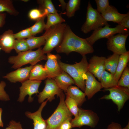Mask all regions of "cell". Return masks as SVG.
<instances>
[{
  "instance_id": "ab89813d",
  "label": "cell",
  "mask_w": 129,
  "mask_h": 129,
  "mask_svg": "<svg viewBox=\"0 0 129 129\" xmlns=\"http://www.w3.org/2000/svg\"><path fill=\"white\" fill-rule=\"evenodd\" d=\"M72 118L68 119L64 122L58 129H70L72 127L71 123Z\"/></svg>"
},
{
  "instance_id": "9a60e30c",
  "label": "cell",
  "mask_w": 129,
  "mask_h": 129,
  "mask_svg": "<svg viewBox=\"0 0 129 129\" xmlns=\"http://www.w3.org/2000/svg\"><path fill=\"white\" fill-rule=\"evenodd\" d=\"M33 66L31 65L24 68H18L3 77L12 83L20 82L22 83L29 79L30 71Z\"/></svg>"
},
{
  "instance_id": "e0dca14e",
  "label": "cell",
  "mask_w": 129,
  "mask_h": 129,
  "mask_svg": "<svg viewBox=\"0 0 129 129\" xmlns=\"http://www.w3.org/2000/svg\"><path fill=\"white\" fill-rule=\"evenodd\" d=\"M48 101L47 99L42 103L36 112L33 113L29 111L25 112V114L26 116L33 121V129H46V123L45 120L42 117V112Z\"/></svg>"
},
{
  "instance_id": "52a82bcc",
  "label": "cell",
  "mask_w": 129,
  "mask_h": 129,
  "mask_svg": "<svg viewBox=\"0 0 129 129\" xmlns=\"http://www.w3.org/2000/svg\"><path fill=\"white\" fill-rule=\"evenodd\" d=\"M99 120L97 114L90 110L83 109L79 108L77 116L71 119V123L72 128H81L83 125L95 127Z\"/></svg>"
},
{
  "instance_id": "6da1fadb",
  "label": "cell",
  "mask_w": 129,
  "mask_h": 129,
  "mask_svg": "<svg viewBox=\"0 0 129 129\" xmlns=\"http://www.w3.org/2000/svg\"><path fill=\"white\" fill-rule=\"evenodd\" d=\"M55 49L58 53H64L68 55L72 52H75L80 54L82 56L91 53L93 50L92 46L86 39L75 35L67 25L61 43Z\"/></svg>"
},
{
  "instance_id": "74e56055",
  "label": "cell",
  "mask_w": 129,
  "mask_h": 129,
  "mask_svg": "<svg viewBox=\"0 0 129 129\" xmlns=\"http://www.w3.org/2000/svg\"><path fill=\"white\" fill-rule=\"evenodd\" d=\"M6 86V84L5 81H1L0 83V100L7 101L10 100L8 95L4 90Z\"/></svg>"
},
{
  "instance_id": "83f0119b",
  "label": "cell",
  "mask_w": 129,
  "mask_h": 129,
  "mask_svg": "<svg viewBox=\"0 0 129 129\" xmlns=\"http://www.w3.org/2000/svg\"><path fill=\"white\" fill-rule=\"evenodd\" d=\"M4 12L14 16H16L19 14L13 6V1L11 0H0V12Z\"/></svg>"
},
{
  "instance_id": "bcb514c9",
  "label": "cell",
  "mask_w": 129,
  "mask_h": 129,
  "mask_svg": "<svg viewBox=\"0 0 129 129\" xmlns=\"http://www.w3.org/2000/svg\"><path fill=\"white\" fill-rule=\"evenodd\" d=\"M123 129H129V122L128 123L127 125L124 128H123Z\"/></svg>"
},
{
  "instance_id": "484cf974",
  "label": "cell",
  "mask_w": 129,
  "mask_h": 129,
  "mask_svg": "<svg viewBox=\"0 0 129 129\" xmlns=\"http://www.w3.org/2000/svg\"><path fill=\"white\" fill-rule=\"evenodd\" d=\"M39 5L38 9L46 15L48 14L58 13V11L55 8L51 0H37Z\"/></svg>"
},
{
  "instance_id": "f6af8a7d",
  "label": "cell",
  "mask_w": 129,
  "mask_h": 129,
  "mask_svg": "<svg viewBox=\"0 0 129 129\" xmlns=\"http://www.w3.org/2000/svg\"><path fill=\"white\" fill-rule=\"evenodd\" d=\"M2 111V109L0 108V127H3L4 126V124L1 119V115Z\"/></svg>"
},
{
  "instance_id": "60d3db41",
  "label": "cell",
  "mask_w": 129,
  "mask_h": 129,
  "mask_svg": "<svg viewBox=\"0 0 129 129\" xmlns=\"http://www.w3.org/2000/svg\"><path fill=\"white\" fill-rule=\"evenodd\" d=\"M119 25L128 29L129 28V13L121 20Z\"/></svg>"
},
{
  "instance_id": "ffe728a7",
  "label": "cell",
  "mask_w": 129,
  "mask_h": 129,
  "mask_svg": "<svg viewBox=\"0 0 129 129\" xmlns=\"http://www.w3.org/2000/svg\"><path fill=\"white\" fill-rule=\"evenodd\" d=\"M54 79L58 87L65 92L69 87L75 84V82L72 78L63 70Z\"/></svg>"
},
{
  "instance_id": "9c48e42d",
  "label": "cell",
  "mask_w": 129,
  "mask_h": 129,
  "mask_svg": "<svg viewBox=\"0 0 129 129\" xmlns=\"http://www.w3.org/2000/svg\"><path fill=\"white\" fill-rule=\"evenodd\" d=\"M109 25H106L103 27L99 28L95 30L91 35L86 38L88 42L91 46L98 40L102 38H108L117 33H129L128 29L119 24L113 28L110 27Z\"/></svg>"
},
{
  "instance_id": "5bb4252c",
  "label": "cell",
  "mask_w": 129,
  "mask_h": 129,
  "mask_svg": "<svg viewBox=\"0 0 129 129\" xmlns=\"http://www.w3.org/2000/svg\"><path fill=\"white\" fill-rule=\"evenodd\" d=\"M106 58L103 56L94 55L90 59L88 71L100 81L101 75L105 70V62Z\"/></svg>"
},
{
  "instance_id": "f546056e",
  "label": "cell",
  "mask_w": 129,
  "mask_h": 129,
  "mask_svg": "<svg viewBox=\"0 0 129 129\" xmlns=\"http://www.w3.org/2000/svg\"><path fill=\"white\" fill-rule=\"evenodd\" d=\"M81 3L80 0H69L66 8V14L69 18L74 16L76 11L79 9Z\"/></svg>"
},
{
  "instance_id": "8d00e7d4",
  "label": "cell",
  "mask_w": 129,
  "mask_h": 129,
  "mask_svg": "<svg viewBox=\"0 0 129 129\" xmlns=\"http://www.w3.org/2000/svg\"><path fill=\"white\" fill-rule=\"evenodd\" d=\"M97 4V11L101 14L110 5L108 0H95Z\"/></svg>"
},
{
  "instance_id": "4316f807",
  "label": "cell",
  "mask_w": 129,
  "mask_h": 129,
  "mask_svg": "<svg viewBox=\"0 0 129 129\" xmlns=\"http://www.w3.org/2000/svg\"><path fill=\"white\" fill-rule=\"evenodd\" d=\"M119 55L114 53L106 58L105 62V70L114 74L117 66Z\"/></svg>"
},
{
  "instance_id": "277c9868",
  "label": "cell",
  "mask_w": 129,
  "mask_h": 129,
  "mask_svg": "<svg viewBox=\"0 0 129 129\" xmlns=\"http://www.w3.org/2000/svg\"><path fill=\"white\" fill-rule=\"evenodd\" d=\"M59 97L60 101L57 108L52 115L45 120L46 129H58L64 122L72 118L73 115L65 103L64 94L63 92Z\"/></svg>"
},
{
  "instance_id": "7c38bea8",
  "label": "cell",
  "mask_w": 129,
  "mask_h": 129,
  "mask_svg": "<svg viewBox=\"0 0 129 129\" xmlns=\"http://www.w3.org/2000/svg\"><path fill=\"white\" fill-rule=\"evenodd\" d=\"M129 35V33H119L109 38L107 43L108 49L119 55L126 52L125 44Z\"/></svg>"
},
{
  "instance_id": "44dd1931",
  "label": "cell",
  "mask_w": 129,
  "mask_h": 129,
  "mask_svg": "<svg viewBox=\"0 0 129 129\" xmlns=\"http://www.w3.org/2000/svg\"><path fill=\"white\" fill-rule=\"evenodd\" d=\"M65 94L74 100L79 107L86 100L84 93L80 90L78 87L75 86L71 85L69 87Z\"/></svg>"
},
{
  "instance_id": "cb8c5ba5",
  "label": "cell",
  "mask_w": 129,
  "mask_h": 129,
  "mask_svg": "<svg viewBox=\"0 0 129 129\" xmlns=\"http://www.w3.org/2000/svg\"><path fill=\"white\" fill-rule=\"evenodd\" d=\"M129 60V51L119 55L118 62L114 77L118 81L123 71Z\"/></svg>"
},
{
  "instance_id": "30bf717a",
  "label": "cell",
  "mask_w": 129,
  "mask_h": 129,
  "mask_svg": "<svg viewBox=\"0 0 129 129\" xmlns=\"http://www.w3.org/2000/svg\"><path fill=\"white\" fill-rule=\"evenodd\" d=\"M45 83V85L43 89L38 95L39 103H42L46 99L51 102L55 99V95L59 97L63 92L54 79L47 78Z\"/></svg>"
},
{
  "instance_id": "836d02e7",
  "label": "cell",
  "mask_w": 129,
  "mask_h": 129,
  "mask_svg": "<svg viewBox=\"0 0 129 129\" xmlns=\"http://www.w3.org/2000/svg\"><path fill=\"white\" fill-rule=\"evenodd\" d=\"M118 81V85L129 89V69L127 65Z\"/></svg>"
},
{
  "instance_id": "7bdbcfd3",
  "label": "cell",
  "mask_w": 129,
  "mask_h": 129,
  "mask_svg": "<svg viewBox=\"0 0 129 129\" xmlns=\"http://www.w3.org/2000/svg\"><path fill=\"white\" fill-rule=\"evenodd\" d=\"M6 14L3 12H0V28L2 27L5 23Z\"/></svg>"
},
{
  "instance_id": "ba28073f",
  "label": "cell",
  "mask_w": 129,
  "mask_h": 129,
  "mask_svg": "<svg viewBox=\"0 0 129 129\" xmlns=\"http://www.w3.org/2000/svg\"><path fill=\"white\" fill-rule=\"evenodd\" d=\"M105 90L109 91L108 95H105L100 99L111 100L117 106L118 110L119 111L124 104L129 98V89L127 87L117 85L105 89Z\"/></svg>"
},
{
  "instance_id": "e575fe53",
  "label": "cell",
  "mask_w": 129,
  "mask_h": 129,
  "mask_svg": "<svg viewBox=\"0 0 129 129\" xmlns=\"http://www.w3.org/2000/svg\"><path fill=\"white\" fill-rule=\"evenodd\" d=\"M28 16L31 20L36 21L44 16H46L38 8L31 10L29 12Z\"/></svg>"
},
{
  "instance_id": "c3c4849f",
  "label": "cell",
  "mask_w": 129,
  "mask_h": 129,
  "mask_svg": "<svg viewBox=\"0 0 129 129\" xmlns=\"http://www.w3.org/2000/svg\"><path fill=\"white\" fill-rule=\"evenodd\" d=\"M1 49V48L0 47V50Z\"/></svg>"
},
{
  "instance_id": "ac0fdd59",
  "label": "cell",
  "mask_w": 129,
  "mask_h": 129,
  "mask_svg": "<svg viewBox=\"0 0 129 129\" xmlns=\"http://www.w3.org/2000/svg\"><path fill=\"white\" fill-rule=\"evenodd\" d=\"M12 30L8 29L0 35V45L1 49L9 53L14 48L16 39Z\"/></svg>"
},
{
  "instance_id": "3957f363",
  "label": "cell",
  "mask_w": 129,
  "mask_h": 129,
  "mask_svg": "<svg viewBox=\"0 0 129 129\" xmlns=\"http://www.w3.org/2000/svg\"><path fill=\"white\" fill-rule=\"evenodd\" d=\"M47 55L44 54L41 47L35 51L29 50L18 54L16 56H10L8 61L12 64V68L14 69L20 68L22 66L30 64L34 66L43 60H47Z\"/></svg>"
},
{
  "instance_id": "603a6c76",
  "label": "cell",
  "mask_w": 129,
  "mask_h": 129,
  "mask_svg": "<svg viewBox=\"0 0 129 129\" xmlns=\"http://www.w3.org/2000/svg\"><path fill=\"white\" fill-rule=\"evenodd\" d=\"M47 78V73L44 66L39 64L33 66L30 72L29 79L42 81Z\"/></svg>"
},
{
  "instance_id": "b9f144b4",
  "label": "cell",
  "mask_w": 129,
  "mask_h": 129,
  "mask_svg": "<svg viewBox=\"0 0 129 129\" xmlns=\"http://www.w3.org/2000/svg\"><path fill=\"white\" fill-rule=\"evenodd\" d=\"M106 129H123V128L120 124L112 122Z\"/></svg>"
},
{
  "instance_id": "d4e9b609",
  "label": "cell",
  "mask_w": 129,
  "mask_h": 129,
  "mask_svg": "<svg viewBox=\"0 0 129 129\" xmlns=\"http://www.w3.org/2000/svg\"><path fill=\"white\" fill-rule=\"evenodd\" d=\"M102 88L105 89L110 88L118 85V81L114 77V74L105 70L101 75L100 81Z\"/></svg>"
},
{
  "instance_id": "4dcf8cb0",
  "label": "cell",
  "mask_w": 129,
  "mask_h": 129,
  "mask_svg": "<svg viewBox=\"0 0 129 129\" xmlns=\"http://www.w3.org/2000/svg\"><path fill=\"white\" fill-rule=\"evenodd\" d=\"M46 16H44L37 21L32 26L29 27L31 33L33 36L42 32L46 29V24L44 19Z\"/></svg>"
},
{
  "instance_id": "2e32d148",
  "label": "cell",
  "mask_w": 129,
  "mask_h": 129,
  "mask_svg": "<svg viewBox=\"0 0 129 129\" xmlns=\"http://www.w3.org/2000/svg\"><path fill=\"white\" fill-rule=\"evenodd\" d=\"M86 75L84 93L88 99H90L96 93L100 91L102 87L100 82L96 80L92 74L88 71Z\"/></svg>"
},
{
  "instance_id": "8992f818",
  "label": "cell",
  "mask_w": 129,
  "mask_h": 129,
  "mask_svg": "<svg viewBox=\"0 0 129 129\" xmlns=\"http://www.w3.org/2000/svg\"><path fill=\"white\" fill-rule=\"evenodd\" d=\"M67 25L62 23L49 28L48 35L45 44L42 49L44 54L50 53L60 44L62 40Z\"/></svg>"
},
{
  "instance_id": "d6a6232c",
  "label": "cell",
  "mask_w": 129,
  "mask_h": 129,
  "mask_svg": "<svg viewBox=\"0 0 129 129\" xmlns=\"http://www.w3.org/2000/svg\"><path fill=\"white\" fill-rule=\"evenodd\" d=\"M13 49L17 54L29 50L26 39H16Z\"/></svg>"
},
{
  "instance_id": "ee69618b",
  "label": "cell",
  "mask_w": 129,
  "mask_h": 129,
  "mask_svg": "<svg viewBox=\"0 0 129 129\" xmlns=\"http://www.w3.org/2000/svg\"><path fill=\"white\" fill-rule=\"evenodd\" d=\"M59 1L60 3L62 10L65 9L67 3H65L64 0H59Z\"/></svg>"
},
{
  "instance_id": "f35d334b",
  "label": "cell",
  "mask_w": 129,
  "mask_h": 129,
  "mask_svg": "<svg viewBox=\"0 0 129 129\" xmlns=\"http://www.w3.org/2000/svg\"><path fill=\"white\" fill-rule=\"evenodd\" d=\"M4 129H23L20 122H17L12 120L11 121L8 126Z\"/></svg>"
},
{
  "instance_id": "5b68a950",
  "label": "cell",
  "mask_w": 129,
  "mask_h": 129,
  "mask_svg": "<svg viewBox=\"0 0 129 129\" xmlns=\"http://www.w3.org/2000/svg\"><path fill=\"white\" fill-rule=\"evenodd\" d=\"M109 25L103 18L101 13L94 9L89 1L87 7L86 19L82 25L81 31L86 34L104 26Z\"/></svg>"
},
{
  "instance_id": "7dc6e473",
  "label": "cell",
  "mask_w": 129,
  "mask_h": 129,
  "mask_svg": "<svg viewBox=\"0 0 129 129\" xmlns=\"http://www.w3.org/2000/svg\"><path fill=\"white\" fill-rule=\"evenodd\" d=\"M22 1H23L25 2H27L29 0H22Z\"/></svg>"
},
{
  "instance_id": "d590c367",
  "label": "cell",
  "mask_w": 129,
  "mask_h": 129,
  "mask_svg": "<svg viewBox=\"0 0 129 129\" xmlns=\"http://www.w3.org/2000/svg\"><path fill=\"white\" fill-rule=\"evenodd\" d=\"M14 36L16 39L28 38L33 36L31 32L30 28H27L17 33H14Z\"/></svg>"
},
{
  "instance_id": "7402d4cb",
  "label": "cell",
  "mask_w": 129,
  "mask_h": 129,
  "mask_svg": "<svg viewBox=\"0 0 129 129\" xmlns=\"http://www.w3.org/2000/svg\"><path fill=\"white\" fill-rule=\"evenodd\" d=\"M45 32L42 36L39 37L32 36L26 39L29 50L38 48L45 45L46 39L48 35L49 28L45 30Z\"/></svg>"
},
{
  "instance_id": "7a4b0ae2",
  "label": "cell",
  "mask_w": 129,
  "mask_h": 129,
  "mask_svg": "<svg viewBox=\"0 0 129 129\" xmlns=\"http://www.w3.org/2000/svg\"><path fill=\"white\" fill-rule=\"evenodd\" d=\"M58 63L62 70L68 74L74 80L75 84L83 91H85L86 74L88 71V63L86 55L82 56L81 61L73 64H70L61 62L60 59Z\"/></svg>"
},
{
  "instance_id": "8fae6325",
  "label": "cell",
  "mask_w": 129,
  "mask_h": 129,
  "mask_svg": "<svg viewBox=\"0 0 129 129\" xmlns=\"http://www.w3.org/2000/svg\"><path fill=\"white\" fill-rule=\"evenodd\" d=\"M42 81L28 79L22 83L20 87V93L17 101L22 102L24 100L26 96L28 95V101L31 102L33 100L32 96L39 93L38 88Z\"/></svg>"
},
{
  "instance_id": "d6986e66",
  "label": "cell",
  "mask_w": 129,
  "mask_h": 129,
  "mask_svg": "<svg viewBox=\"0 0 129 129\" xmlns=\"http://www.w3.org/2000/svg\"><path fill=\"white\" fill-rule=\"evenodd\" d=\"M128 13V12L126 14L120 13L115 7L109 5L101 14L107 22L111 21L119 24L122 19L127 15Z\"/></svg>"
},
{
  "instance_id": "4fadbf2b",
  "label": "cell",
  "mask_w": 129,
  "mask_h": 129,
  "mask_svg": "<svg viewBox=\"0 0 129 129\" xmlns=\"http://www.w3.org/2000/svg\"><path fill=\"white\" fill-rule=\"evenodd\" d=\"M47 61L44 66L47 73V78L54 79L62 71L59 64L60 57L48 53L47 54Z\"/></svg>"
},
{
  "instance_id": "f1b7e54d",
  "label": "cell",
  "mask_w": 129,
  "mask_h": 129,
  "mask_svg": "<svg viewBox=\"0 0 129 129\" xmlns=\"http://www.w3.org/2000/svg\"><path fill=\"white\" fill-rule=\"evenodd\" d=\"M46 17L47 20L46 23L45 30L65 22V20L58 13L48 14Z\"/></svg>"
},
{
  "instance_id": "1f68e13d",
  "label": "cell",
  "mask_w": 129,
  "mask_h": 129,
  "mask_svg": "<svg viewBox=\"0 0 129 129\" xmlns=\"http://www.w3.org/2000/svg\"><path fill=\"white\" fill-rule=\"evenodd\" d=\"M66 98L65 100V105L69 111L76 117L77 115L79 107L77 102L68 95H66Z\"/></svg>"
}]
</instances>
